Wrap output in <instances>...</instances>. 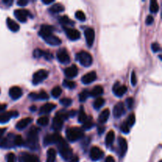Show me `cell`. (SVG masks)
Segmentation results:
<instances>
[{
	"instance_id": "37",
	"label": "cell",
	"mask_w": 162,
	"mask_h": 162,
	"mask_svg": "<svg viewBox=\"0 0 162 162\" xmlns=\"http://www.w3.org/2000/svg\"><path fill=\"white\" fill-rule=\"evenodd\" d=\"M149 10H150L151 13L156 14L158 12L159 10V5L157 3L156 0H152L150 2V6H149Z\"/></svg>"
},
{
	"instance_id": "8",
	"label": "cell",
	"mask_w": 162,
	"mask_h": 162,
	"mask_svg": "<svg viewBox=\"0 0 162 162\" xmlns=\"http://www.w3.org/2000/svg\"><path fill=\"white\" fill-rule=\"evenodd\" d=\"M63 138V137L58 133H54L52 134H47L44 138V144L45 145H51V144H57L60 140Z\"/></svg>"
},
{
	"instance_id": "2",
	"label": "cell",
	"mask_w": 162,
	"mask_h": 162,
	"mask_svg": "<svg viewBox=\"0 0 162 162\" xmlns=\"http://www.w3.org/2000/svg\"><path fill=\"white\" fill-rule=\"evenodd\" d=\"M57 145H58L59 151H60V153L62 156V157L64 160L69 161L70 159L74 156L72 149L70 147L69 145L67 144V142L64 139V138L60 140V142L57 143Z\"/></svg>"
},
{
	"instance_id": "6",
	"label": "cell",
	"mask_w": 162,
	"mask_h": 162,
	"mask_svg": "<svg viewBox=\"0 0 162 162\" xmlns=\"http://www.w3.org/2000/svg\"><path fill=\"white\" fill-rule=\"evenodd\" d=\"M14 137L15 134H9L5 138H2L0 139V148L2 149H10L14 145Z\"/></svg>"
},
{
	"instance_id": "10",
	"label": "cell",
	"mask_w": 162,
	"mask_h": 162,
	"mask_svg": "<svg viewBox=\"0 0 162 162\" xmlns=\"http://www.w3.org/2000/svg\"><path fill=\"white\" fill-rule=\"evenodd\" d=\"M14 16L21 22H25L27 21V17L31 16V14L27 10L18 9L14 10Z\"/></svg>"
},
{
	"instance_id": "5",
	"label": "cell",
	"mask_w": 162,
	"mask_h": 162,
	"mask_svg": "<svg viewBox=\"0 0 162 162\" xmlns=\"http://www.w3.org/2000/svg\"><path fill=\"white\" fill-rule=\"evenodd\" d=\"M76 58L83 67H90L93 64V57L89 52H86V51H82V52H78L76 55Z\"/></svg>"
},
{
	"instance_id": "60",
	"label": "cell",
	"mask_w": 162,
	"mask_h": 162,
	"mask_svg": "<svg viewBox=\"0 0 162 162\" xmlns=\"http://www.w3.org/2000/svg\"><path fill=\"white\" fill-rule=\"evenodd\" d=\"M6 128H0V139L2 138L4 133L6 132Z\"/></svg>"
},
{
	"instance_id": "42",
	"label": "cell",
	"mask_w": 162,
	"mask_h": 162,
	"mask_svg": "<svg viewBox=\"0 0 162 162\" xmlns=\"http://www.w3.org/2000/svg\"><path fill=\"white\" fill-rule=\"evenodd\" d=\"M62 93V89L60 86H56V87L52 90V97H55V98H57V97H60Z\"/></svg>"
},
{
	"instance_id": "46",
	"label": "cell",
	"mask_w": 162,
	"mask_h": 162,
	"mask_svg": "<svg viewBox=\"0 0 162 162\" xmlns=\"http://www.w3.org/2000/svg\"><path fill=\"white\" fill-rule=\"evenodd\" d=\"M75 17H76L77 19H78L79 21H84L86 20V15L82 10H78L75 13Z\"/></svg>"
},
{
	"instance_id": "4",
	"label": "cell",
	"mask_w": 162,
	"mask_h": 162,
	"mask_svg": "<svg viewBox=\"0 0 162 162\" xmlns=\"http://www.w3.org/2000/svg\"><path fill=\"white\" fill-rule=\"evenodd\" d=\"M66 135H67V139L69 140L70 142H76L77 140L81 139L84 136V133H83L82 128L74 127L67 129Z\"/></svg>"
},
{
	"instance_id": "12",
	"label": "cell",
	"mask_w": 162,
	"mask_h": 162,
	"mask_svg": "<svg viewBox=\"0 0 162 162\" xmlns=\"http://www.w3.org/2000/svg\"><path fill=\"white\" fill-rule=\"evenodd\" d=\"M112 91L113 93L117 97H122L127 93V87L124 85H121L119 82H116L114 84L113 88H112Z\"/></svg>"
},
{
	"instance_id": "15",
	"label": "cell",
	"mask_w": 162,
	"mask_h": 162,
	"mask_svg": "<svg viewBox=\"0 0 162 162\" xmlns=\"http://www.w3.org/2000/svg\"><path fill=\"white\" fill-rule=\"evenodd\" d=\"M85 37H86V43L88 46L91 48L94 43V40H95V32L93 29L88 28L85 30Z\"/></svg>"
},
{
	"instance_id": "33",
	"label": "cell",
	"mask_w": 162,
	"mask_h": 162,
	"mask_svg": "<svg viewBox=\"0 0 162 162\" xmlns=\"http://www.w3.org/2000/svg\"><path fill=\"white\" fill-rule=\"evenodd\" d=\"M60 22L61 23L62 25H64V27L68 25H74L75 24V21H73L72 20H71V19L67 17V16H66V15L60 17Z\"/></svg>"
},
{
	"instance_id": "32",
	"label": "cell",
	"mask_w": 162,
	"mask_h": 162,
	"mask_svg": "<svg viewBox=\"0 0 162 162\" xmlns=\"http://www.w3.org/2000/svg\"><path fill=\"white\" fill-rule=\"evenodd\" d=\"M56 157V152L54 149H49L47 153V160L46 162H55Z\"/></svg>"
},
{
	"instance_id": "53",
	"label": "cell",
	"mask_w": 162,
	"mask_h": 162,
	"mask_svg": "<svg viewBox=\"0 0 162 162\" xmlns=\"http://www.w3.org/2000/svg\"><path fill=\"white\" fill-rule=\"evenodd\" d=\"M29 3L28 0H18L17 2V4L20 6H25Z\"/></svg>"
},
{
	"instance_id": "57",
	"label": "cell",
	"mask_w": 162,
	"mask_h": 162,
	"mask_svg": "<svg viewBox=\"0 0 162 162\" xmlns=\"http://www.w3.org/2000/svg\"><path fill=\"white\" fill-rule=\"evenodd\" d=\"M42 2H43L44 4L45 5H49V4L54 3V0H42Z\"/></svg>"
},
{
	"instance_id": "56",
	"label": "cell",
	"mask_w": 162,
	"mask_h": 162,
	"mask_svg": "<svg viewBox=\"0 0 162 162\" xmlns=\"http://www.w3.org/2000/svg\"><path fill=\"white\" fill-rule=\"evenodd\" d=\"M6 107H7L6 104H0V112H3L6 108Z\"/></svg>"
},
{
	"instance_id": "36",
	"label": "cell",
	"mask_w": 162,
	"mask_h": 162,
	"mask_svg": "<svg viewBox=\"0 0 162 162\" xmlns=\"http://www.w3.org/2000/svg\"><path fill=\"white\" fill-rule=\"evenodd\" d=\"M114 139H115V132H114L113 130H110L106 135V139H105L106 145H112L114 142Z\"/></svg>"
},
{
	"instance_id": "34",
	"label": "cell",
	"mask_w": 162,
	"mask_h": 162,
	"mask_svg": "<svg viewBox=\"0 0 162 162\" xmlns=\"http://www.w3.org/2000/svg\"><path fill=\"white\" fill-rule=\"evenodd\" d=\"M93 126H94V123L93 121L92 116H87V119H86V120L83 123V125H82V128L84 129V130H90Z\"/></svg>"
},
{
	"instance_id": "17",
	"label": "cell",
	"mask_w": 162,
	"mask_h": 162,
	"mask_svg": "<svg viewBox=\"0 0 162 162\" xmlns=\"http://www.w3.org/2000/svg\"><path fill=\"white\" fill-rule=\"evenodd\" d=\"M119 154L120 157H123L125 156L127 150V142L126 138L123 137H119Z\"/></svg>"
},
{
	"instance_id": "23",
	"label": "cell",
	"mask_w": 162,
	"mask_h": 162,
	"mask_svg": "<svg viewBox=\"0 0 162 162\" xmlns=\"http://www.w3.org/2000/svg\"><path fill=\"white\" fill-rule=\"evenodd\" d=\"M29 98H31L32 100L35 101V100H48L49 99L48 94L44 90H41L40 93H31L29 95Z\"/></svg>"
},
{
	"instance_id": "51",
	"label": "cell",
	"mask_w": 162,
	"mask_h": 162,
	"mask_svg": "<svg viewBox=\"0 0 162 162\" xmlns=\"http://www.w3.org/2000/svg\"><path fill=\"white\" fill-rule=\"evenodd\" d=\"M151 48L153 50V52H157L160 51V46L159 44L157 43H153L151 45Z\"/></svg>"
},
{
	"instance_id": "25",
	"label": "cell",
	"mask_w": 162,
	"mask_h": 162,
	"mask_svg": "<svg viewBox=\"0 0 162 162\" xmlns=\"http://www.w3.org/2000/svg\"><path fill=\"white\" fill-rule=\"evenodd\" d=\"M78 67L75 65H72L71 67H67L66 68L65 71H64V74H65L66 76L69 78H73L76 77L78 75Z\"/></svg>"
},
{
	"instance_id": "45",
	"label": "cell",
	"mask_w": 162,
	"mask_h": 162,
	"mask_svg": "<svg viewBox=\"0 0 162 162\" xmlns=\"http://www.w3.org/2000/svg\"><path fill=\"white\" fill-rule=\"evenodd\" d=\"M64 86L67 88H69V89H74V88L76 87V83H75V82H73V81L65 79L64 81Z\"/></svg>"
},
{
	"instance_id": "26",
	"label": "cell",
	"mask_w": 162,
	"mask_h": 162,
	"mask_svg": "<svg viewBox=\"0 0 162 162\" xmlns=\"http://www.w3.org/2000/svg\"><path fill=\"white\" fill-rule=\"evenodd\" d=\"M56 108V104L53 103H46L40 109V114H48Z\"/></svg>"
},
{
	"instance_id": "59",
	"label": "cell",
	"mask_w": 162,
	"mask_h": 162,
	"mask_svg": "<svg viewBox=\"0 0 162 162\" xmlns=\"http://www.w3.org/2000/svg\"><path fill=\"white\" fill-rule=\"evenodd\" d=\"M2 2H3L4 4L7 5V6H10L13 3V0H3Z\"/></svg>"
},
{
	"instance_id": "14",
	"label": "cell",
	"mask_w": 162,
	"mask_h": 162,
	"mask_svg": "<svg viewBox=\"0 0 162 162\" xmlns=\"http://www.w3.org/2000/svg\"><path fill=\"white\" fill-rule=\"evenodd\" d=\"M18 116V112L17 111H10V112H3L0 114V123H6L11 118H15Z\"/></svg>"
},
{
	"instance_id": "16",
	"label": "cell",
	"mask_w": 162,
	"mask_h": 162,
	"mask_svg": "<svg viewBox=\"0 0 162 162\" xmlns=\"http://www.w3.org/2000/svg\"><path fill=\"white\" fill-rule=\"evenodd\" d=\"M64 29L65 30L66 34L71 40H77L80 38L81 34L78 32V30L72 28H67V27H64Z\"/></svg>"
},
{
	"instance_id": "39",
	"label": "cell",
	"mask_w": 162,
	"mask_h": 162,
	"mask_svg": "<svg viewBox=\"0 0 162 162\" xmlns=\"http://www.w3.org/2000/svg\"><path fill=\"white\" fill-rule=\"evenodd\" d=\"M86 119H87V116H86V112H84L82 107H81V110L80 112H79V114H78V122L83 123L86 121Z\"/></svg>"
},
{
	"instance_id": "61",
	"label": "cell",
	"mask_w": 162,
	"mask_h": 162,
	"mask_svg": "<svg viewBox=\"0 0 162 162\" xmlns=\"http://www.w3.org/2000/svg\"><path fill=\"white\" fill-rule=\"evenodd\" d=\"M76 115V111L71 110L70 112H68V116L69 117H72V116H75Z\"/></svg>"
},
{
	"instance_id": "49",
	"label": "cell",
	"mask_w": 162,
	"mask_h": 162,
	"mask_svg": "<svg viewBox=\"0 0 162 162\" xmlns=\"http://www.w3.org/2000/svg\"><path fill=\"white\" fill-rule=\"evenodd\" d=\"M16 160V156L14 153H10L6 155V161L7 162H15Z\"/></svg>"
},
{
	"instance_id": "27",
	"label": "cell",
	"mask_w": 162,
	"mask_h": 162,
	"mask_svg": "<svg viewBox=\"0 0 162 162\" xmlns=\"http://www.w3.org/2000/svg\"><path fill=\"white\" fill-rule=\"evenodd\" d=\"M110 116V110L108 108H106L101 112V113L100 114V116L98 117V121L101 124H104L108 121V118Z\"/></svg>"
},
{
	"instance_id": "48",
	"label": "cell",
	"mask_w": 162,
	"mask_h": 162,
	"mask_svg": "<svg viewBox=\"0 0 162 162\" xmlns=\"http://www.w3.org/2000/svg\"><path fill=\"white\" fill-rule=\"evenodd\" d=\"M126 104H127V106L129 109H131L134 106V98L132 97H128V98L126 100Z\"/></svg>"
},
{
	"instance_id": "9",
	"label": "cell",
	"mask_w": 162,
	"mask_h": 162,
	"mask_svg": "<svg viewBox=\"0 0 162 162\" xmlns=\"http://www.w3.org/2000/svg\"><path fill=\"white\" fill-rule=\"evenodd\" d=\"M19 162H40L38 156L32 153L22 152L19 155Z\"/></svg>"
},
{
	"instance_id": "47",
	"label": "cell",
	"mask_w": 162,
	"mask_h": 162,
	"mask_svg": "<svg viewBox=\"0 0 162 162\" xmlns=\"http://www.w3.org/2000/svg\"><path fill=\"white\" fill-rule=\"evenodd\" d=\"M120 129H121L122 131H123V133H125V134H128L129 131H130V127H128V125L127 124L126 122L122 123L121 127H120Z\"/></svg>"
},
{
	"instance_id": "13",
	"label": "cell",
	"mask_w": 162,
	"mask_h": 162,
	"mask_svg": "<svg viewBox=\"0 0 162 162\" xmlns=\"http://www.w3.org/2000/svg\"><path fill=\"white\" fill-rule=\"evenodd\" d=\"M104 153L103 152V150L101 149H100L97 146H93L92 147L91 150H90V158L93 160H101V158H103Z\"/></svg>"
},
{
	"instance_id": "1",
	"label": "cell",
	"mask_w": 162,
	"mask_h": 162,
	"mask_svg": "<svg viewBox=\"0 0 162 162\" xmlns=\"http://www.w3.org/2000/svg\"><path fill=\"white\" fill-rule=\"evenodd\" d=\"M40 132V129L38 127L33 126L29 129V132L27 133V138L25 144L27 147L31 149H37L39 146V139H38V134Z\"/></svg>"
},
{
	"instance_id": "40",
	"label": "cell",
	"mask_w": 162,
	"mask_h": 162,
	"mask_svg": "<svg viewBox=\"0 0 162 162\" xmlns=\"http://www.w3.org/2000/svg\"><path fill=\"white\" fill-rule=\"evenodd\" d=\"M49 123V119L48 116H41L39 119H37V124L40 126H46V125L48 124Z\"/></svg>"
},
{
	"instance_id": "24",
	"label": "cell",
	"mask_w": 162,
	"mask_h": 162,
	"mask_svg": "<svg viewBox=\"0 0 162 162\" xmlns=\"http://www.w3.org/2000/svg\"><path fill=\"white\" fill-rule=\"evenodd\" d=\"M44 41L47 44L52 45V46H58L62 43V40L56 36H54L53 34L47 37L44 38Z\"/></svg>"
},
{
	"instance_id": "62",
	"label": "cell",
	"mask_w": 162,
	"mask_h": 162,
	"mask_svg": "<svg viewBox=\"0 0 162 162\" xmlns=\"http://www.w3.org/2000/svg\"><path fill=\"white\" fill-rule=\"evenodd\" d=\"M30 110L32 111V112H35V111L37 110V107L33 105V106H31V108H30Z\"/></svg>"
},
{
	"instance_id": "29",
	"label": "cell",
	"mask_w": 162,
	"mask_h": 162,
	"mask_svg": "<svg viewBox=\"0 0 162 162\" xmlns=\"http://www.w3.org/2000/svg\"><path fill=\"white\" fill-rule=\"evenodd\" d=\"M6 25H7V27L9 28V29H10L13 32H17L19 29H20L19 25L16 21H14L13 19L10 18V17L6 19Z\"/></svg>"
},
{
	"instance_id": "44",
	"label": "cell",
	"mask_w": 162,
	"mask_h": 162,
	"mask_svg": "<svg viewBox=\"0 0 162 162\" xmlns=\"http://www.w3.org/2000/svg\"><path fill=\"white\" fill-rule=\"evenodd\" d=\"M60 104H63L65 107H69L72 104V100L69 97H64L60 100Z\"/></svg>"
},
{
	"instance_id": "58",
	"label": "cell",
	"mask_w": 162,
	"mask_h": 162,
	"mask_svg": "<svg viewBox=\"0 0 162 162\" xmlns=\"http://www.w3.org/2000/svg\"><path fill=\"white\" fill-rule=\"evenodd\" d=\"M104 130H105V128L103 126H99L98 127V132L100 134H102L104 133Z\"/></svg>"
},
{
	"instance_id": "18",
	"label": "cell",
	"mask_w": 162,
	"mask_h": 162,
	"mask_svg": "<svg viewBox=\"0 0 162 162\" xmlns=\"http://www.w3.org/2000/svg\"><path fill=\"white\" fill-rule=\"evenodd\" d=\"M53 31H54V28H53L52 25H41L40 29L39 31V35L44 39V38L52 35Z\"/></svg>"
},
{
	"instance_id": "28",
	"label": "cell",
	"mask_w": 162,
	"mask_h": 162,
	"mask_svg": "<svg viewBox=\"0 0 162 162\" xmlns=\"http://www.w3.org/2000/svg\"><path fill=\"white\" fill-rule=\"evenodd\" d=\"M32 121H33L32 118L30 117L25 118V119H21L20 121L17 122V123L16 124V127H17V129H18V130H23V129L25 128V127H27V126H28V125Z\"/></svg>"
},
{
	"instance_id": "54",
	"label": "cell",
	"mask_w": 162,
	"mask_h": 162,
	"mask_svg": "<svg viewBox=\"0 0 162 162\" xmlns=\"http://www.w3.org/2000/svg\"><path fill=\"white\" fill-rule=\"evenodd\" d=\"M78 161H79V158H78V156L75 154H74V156H73L69 160V162H78Z\"/></svg>"
},
{
	"instance_id": "19",
	"label": "cell",
	"mask_w": 162,
	"mask_h": 162,
	"mask_svg": "<svg viewBox=\"0 0 162 162\" xmlns=\"http://www.w3.org/2000/svg\"><path fill=\"white\" fill-rule=\"evenodd\" d=\"M33 56L35 58H40L44 57L47 60H51L53 58V56L50 52H45V51L41 50V49H35L33 52Z\"/></svg>"
},
{
	"instance_id": "31",
	"label": "cell",
	"mask_w": 162,
	"mask_h": 162,
	"mask_svg": "<svg viewBox=\"0 0 162 162\" xmlns=\"http://www.w3.org/2000/svg\"><path fill=\"white\" fill-rule=\"evenodd\" d=\"M104 93V89L101 86H96L93 87V90L90 93V96L93 97H100Z\"/></svg>"
},
{
	"instance_id": "41",
	"label": "cell",
	"mask_w": 162,
	"mask_h": 162,
	"mask_svg": "<svg viewBox=\"0 0 162 162\" xmlns=\"http://www.w3.org/2000/svg\"><path fill=\"white\" fill-rule=\"evenodd\" d=\"M89 96H90V92L86 90H83V91H82V93H80V94H79V101H80L81 102H85V101L87 100L88 97H89Z\"/></svg>"
},
{
	"instance_id": "22",
	"label": "cell",
	"mask_w": 162,
	"mask_h": 162,
	"mask_svg": "<svg viewBox=\"0 0 162 162\" xmlns=\"http://www.w3.org/2000/svg\"><path fill=\"white\" fill-rule=\"evenodd\" d=\"M9 94L13 100H17L22 96V90L18 86H13L10 89Z\"/></svg>"
},
{
	"instance_id": "30",
	"label": "cell",
	"mask_w": 162,
	"mask_h": 162,
	"mask_svg": "<svg viewBox=\"0 0 162 162\" xmlns=\"http://www.w3.org/2000/svg\"><path fill=\"white\" fill-rule=\"evenodd\" d=\"M64 5L61 3H55L53 4L50 8H49V12L51 14H57V13H60V12L64 11Z\"/></svg>"
},
{
	"instance_id": "43",
	"label": "cell",
	"mask_w": 162,
	"mask_h": 162,
	"mask_svg": "<svg viewBox=\"0 0 162 162\" xmlns=\"http://www.w3.org/2000/svg\"><path fill=\"white\" fill-rule=\"evenodd\" d=\"M25 142L23 140L22 137L17 134V135H15L14 137V145H17V146H21L22 145H24Z\"/></svg>"
},
{
	"instance_id": "52",
	"label": "cell",
	"mask_w": 162,
	"mask_h": 162,
	"mask_svg": "<svg viewBox=\"0 0 162 162\" xmlns=\"http://www.w3.org/2000/svg\"><path fill=\"white\" fill-rule=\"evenodd\" d=\"M153 20H154V19H153V16L149 15V16H147L146 19H145V24L147 25H150L151 24H153Z\"/></svg>"
},
{
	"instance_id": "11",
	"label": "cell",
	"mask_w": 162,
	"mask_h": 162,
	"mask_svg": "<svg viewBox=\"0 0 162 162\" xmlns=\"http://www.w3.org/2000/svg\"><path fill=\"white\" fill-rule=\"evenodd\" d=\"M56 57H57V60H59V62H60L63 64H69L70 61H71V58H70L68 52L64 48L60 49V50H59L57 52Z\"/></svg>"
},
{
	"instance_id": "35",
	"label": "cell",
	"mask_w": 162,
	"mask_h": 162,
	"mask_svg": "<svg viewBox=\"0 0 162 162\" xmlns=\"http://www.w3.org/2000/svg\"><path fill=\"white\" fill-rule=\"evenodd\" d=\"M104 102H105V101H104V99L103 97H97L96 99V101H94V103H93V108H95L96 110H99L101 107L104 106Z\"/></svg>"
},
{
	"instance_id": "38",
	"label": "cell",
	"mask_w": 162,
	"mask_h": 162,
	"mask_svg": "<svg viewBox=\"0 0 162 162\" xmlns=\"http://www.w3.org/2000/svg\"><path fill=\"white\" fill-rule=\"evenodd\" d=\"M135 120H136V119H135V115H134V113H131L130 115H129V116L127 117V124L128 125L129 127H131L134 126V124L135 123Z\"/></svg>"
},
{
	"instance_id": "50",
	"label": "cell",
	"mask_w": 162,
	"mask_h": 162,
	"mask_svg": "<svg viewBox=\"0 0 162 162\" xmlns=\"http://www.w3.org/2000/svg\"><path fill=\"white\" fill-rule=\"evenodd\" d=\"M130 82H131V84L132 86H135L137 84V76L135 75V72L134 71H132L131 73V76H130Z\"/></svg>"
},
{
	"instance_id": "7",
	"label": "cell",
	"mask_w": 162,
	"mask_h": 162,
	"mask_svg": "<svg viewBox=\"0 0 162 162\" xmlns=\"http://www.w3.org/2000/svg\"><path fill=\"white\" fill-rule=\"evenodd\" d=\"M48 76V72L45 70H39L36 73H34L33 77V85H37L40 82L45 80Z\"/></svg>"
},
{
	"instance_id": "21",
	"label": "cell",
	"mask_w": 162,
	"mask_h": 162,
	"mask_svg": "<svg viewBox=\"0 0 162 162\" xmlns=\"http://www.w3.org/2000/svg\"><path fill=\"white\" fill-rule=\"evenodd\" d=\"M96 79H97V74H96L95 71H91V72L87 73L86 75L82 77V82L83 84L87 85L94 82Z\"/></svg>"
},
{
	"instance_id": "20",
	"label": "cell",
	"mask_w": 162,
	"mask_h": 162,
	"mask_svg": "<svg viewBox=\"0 0 162 162\" xmlns=\"http://www.w3.org/2000/svg\"><path fill=\"white\" fill-rule=\"evenodd\" d=\"M125 112L124 104L123 102H119L115 105L113 108V116L115 118H119L123 116Z\"/></svg>"
},
{
	"instance_id": "55",
	"label": "cell",
	"mask_w": 162,
	"mask_h": 162,
	"mask_svg": "<svg viewBox=\"0 0 162 162\" xmlns=\"http://www.w3.org/2000/svg\"><path fill=\"white\" fill-rule=\"evenodd\" d=\"M105 162H116L115 161V159H114L113 156H108L105 159Z\"/></svg>"
},
{
	"instance_id": "3",
	"label": "cell",
	"mask_w": 162,
	"mask_h": 162,
	"mask_svg": "<svg viewBox=\"0 0 162 162\" xmlns=\"http://www.w3.org/2000/svg\"><path fill=\"white\" fill-rule=\"evenodd\" d=\"M68 112H64V111H60L57 112L56 116L53 118L52 121V129L56 131H59L62 129L63 125H64V120L68 119Z\"/></svg>"
}]
</instances>
